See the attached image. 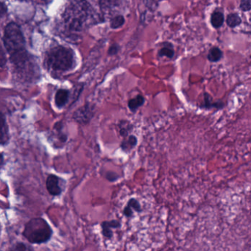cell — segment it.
Returning <instances> with one entry per match:
<instances>
[{
	"label": "cell",
	"instance_id": "7a4b0ae2",
	"mask_svg": "<svg viewBox=\"0 0 251 251\" xmlns=\"http://www.w3.org/2000/svg\"><path fill=\"white\" fill-rule=\"evenodd\" d=\"M92 14V6L86 0H75L64 11V23L71 31H80Z\"/></svg>",
	"mask_w": 251,
	"mask_h": 251
},
{
	"label": "cell",
	"instance_id": "e0dca14e",
	"mask_svg": "<svg viewBox=\"0 0 251 251\" xmlns=\"http://www.w3.org/2000/svg\"><path fill=\"white\" fill-rule=\"evenodd\" d=\"M120 0H100L101 9L104 11L113 9L120 5Z\"/></svg>",
	"mask_w": 251,
	"mask_h": 251
},
{
	"label": "cell",
	"instance_id": "603a6c76",
	"mask_svg": "<svg viewBox=\"0 0 251 251\" xmlns=\"http://www.w3.org/2000/svg\"><path fill=\"white\" fill-rule=\"evenodd\" d=\"M241 10L242 11H250L251 9V0H241L240 5Z\"/></svg>",
	"mask_w": 251,
	"mask_h": 251
},
{
	"label": "cell",
	"instance_id": "ac0fdd59",
	"mask_svg": "<svg viewBox=\"0 0 251 251\" xmlns=\"http://www.w3.org/2000/svg\"><path fill=\"white\" fill-rule=\"evenodd\" d=\"M222 58H223V52L220 50V48L214 47L208 52V60L211 62H217L220 61Z\"/></svg>",
	"mask_w": 251,
	"mask_h": 251
},
{
	"label": "cell",
	"instance_id": "277c9868",
	"mask_svg": "<svg viewBox=\"0 0 251 251\" xmlns=\"http://www.w3.org/2000/svg\"><path fill=\"white\" fill-rule=\"evenodd\" d=\"M48 67L54 71L66 72L71 70L74 64L73 51L63 46L55 47L47 54Z\"/></svg>",
	"mask_w": 251,
	"mask_h": 251
},
{
	"label": "cell",
	"instance_id": "4316f807",
	"mask_svg": "<svg viewBox=\"0 0 251 251\" xmlns=\"http://www.w3.org/2000/svg\"><path fill=\"white\" fill-rule=\"evenodd\" d=\"M6 63V56L2 49V45H0V67L5 65Z\"/></svg>",
	"mask_w": 251,
	"mask_h": 251
},
{
	"label": "cell",
	"instance_id": "6da1fadb",
	"mask_svg": "<svg viewBox=\"0 0 251 251\" xmlns=\"http://www.w3.org/2000/svg\"><path fill=\"white\" fill-rule=\"evenodd\" d=\"M3 42L11 62L17 67H24L28 61L29 55L26 50L24 36L18 25L11 23L6 26Z\"/></svg>",
	"mask_w": 251,
	"mask_h": 251
},
{
	"label": "cell",
	"instance_id": "8992f818",
	"mask_svg": "<svg viewBox=\"0 0 251 251\" xmlns=\"http://www.w3.org/2000/svg\"><path fill=\"white\" fill-rule=\"evenodd\" d=\"M61 180L56 175L50 174L48 176L46 180V187L50 195L52 196H59L62 193L61 186Z\"/></svg>",
	"mask_w": 251,
	"mask_h": 251
},
{
	"label": "cell",
	"instance_id": "ba28073f",
	"mask_svg": "<svg viewBox=\"0 0 251 251\" xmlns=\"http://www.w3.org/2000/svg\"><path fill=\"white\" fill-rule=\"evenodd\" d=\"M121 226L120 222L117 220H111V221H104L101 223L102 227V234L107 239H111L113 237V229L119 228Z\"/></svg>",
	"mask_w": 251,
	"mask_h": 251
},
{
	"label": "cell",
	"instance_id": "9c48e42d",
	"mask_svg": "<svg viewBox=\"0 0 251 251\" xmlns=\"http://www.w3.org/2000/svg\"><path fill=\"white\" fill-rule=\"evenodd\" d=\"M70 92L67 89H61L57 91L55 95V105L58 109L64 108L70 100Z\"/></svg>",
	"mask_w": 251,
	"mask_h": 251
},
{
	"label": "cell",
	"instance_id": "7c38bea8",
	"mask_svg": "<svg viewBox=\"0 0 251 251\" xmlns=\"http://www.w3.org/2000/svg\"><path fill=\"white\" fill-rule=\"evenodd\" d=\"M138 143V139L134 135H129L127 137L124 138L123 142H121L122 150L124 152H130Z\"/></svg>",
	"mask_w": 251,
	"mask_h": 251
},
{
	"label": "cell",
	"instance_id": "ffe728a7",
	"mask_svg": "<svg viewBox=\"0 0 251 251\" xmlns=\"http://www.w3.org/2000/svg\"><path fill=\"white\" fill-rule=\"evenodd\" d=\"M226 23L230 27H237L242 23V19L237 14H230L226 19Z\"/></svg>",
	"mask_w": 251,
	"mask_h": 251
},
{
	"label": "cell",
	"instance_id": "2e32d148",
	"mask_svg": "<svg viewBox=\"0 0 251 251\" xmlns=\"http://www.w3.org/2000/svg\"><path fill=\"white\" fill-rule=\"evenodd\" d=\"M225 18L223 13L214 11L211 16V24L214 28H220L224 23Z\"/></svg>",
	"mask_w": 251,
	"mask_h": 251
},
{
	"label": "cell",
	"instance_id": "7402d4cb",
	"mask_svg": "<svg viewBox=\"0 0 251 251\" xmlns=\"http://www.w3.org/2000/svg\"><path fill=\"white\" fill-rule=\"evenodd\" d=\"M9 250L15 251H33V248L30 246V245H27V244L23 243V242H17V244H15Z\"/></svg>",
	"mask_w": 251,
	"mask_h": 251
},
{
	"label": "cell",
	"instance_id": "5bb4252c",
	"mask_svg": "<svg viewBox=\"0 0 251 251\" xmlns=\"http://www.w3.org/2000/svg\"><path fill=\"white\" fill-rule=\"evenodd\" d=\"M145 102V98L142 96V95H138L137 96L135 97L133 99H130V100L128 101L127 105H128L129 109H130L132 112H136L141 106L144 105Z\"/></svg>",
	"mask_w": 251,
	"mask_h": 251
},
{
	"label": "cell",
	"instance_id": "3957f363",
	"mask_svg": "<svg viewBox=\"0 0 251 251\" xmlns=\"http://www.w3.org/2000/svg\"><path fill=\"white\" fill-rule=\"evenodd\" d=\"M53 230L49 223L42 217L33 218L26 223L23 235L31 244L47 243L50 240Z\"/></svg>",
	"mask_w": 251,
	"mask_h": 251
},
{
	"label": "cell",
	"instance_id": "d6986e66",
	"mask_svg": "<svg viewBox=\"0 0 251 251\" xmlns=\"http://www.w3.org/2000/svg\"><path fill=\"white\" fill-rule=\"evenodd\" d=\"M175 55L174 49L170 43H165L164 46L158 51V56L167 57L169 58H173Z\"/></svg>",
	"mask_w": 251,
	"mask_h": 251
},
{
	"label": "cell",
	"instance_id": "4fadbf2b",
	"mask_svg": "<svg viewBox=\"0 0 251 251\" xmlns=\"http://www.w3.org/2000/svg\"><path fill=\"white\" fill-rule=\"evenodd\" d=\"M54 133L55 136H56V140L60 142L61 145H64L66 142H67L68 139V136H67V133H64L63 131V128H64V126H63L62 122H58L54 125Z\"/></svg>",
	"mask_w": 251,
	"mask_h": 251
},
{
	"label": "cell",
	"instance_id": "5b68a950",
	"mask_svg": "<svg viewBox=\"0 0 251 251\" xmlns=\"http://www.w3.org/2000/svg\"><path fill=\"white\" fill-rule=\"evenodd\" d=\"M95 113V106L92 104L87 103L75 111L73 119L79 124L87 125L93 118Z\"/></svg>",
	"mask_w": 251,
	"mask_h": 251
},
{
	"label": "cell",
	"instance_id": "9a60e30c",
	"mask_svg": "<svg viewBox=\"0 0 251 251\" xmlns=\"http://www.w3.org/2000/svg\"><path fill=\"white\" fill-rule=\"evenodd\" d=\"M119 128H120V136L124 139L129 136L130 132L133 130V126L130 122L127 120H122L119 124Z\"/></svg>",
	"mask_w": 251,
	"mask_h": 251
},
{
	"label": "cell",
	"instance_id": "30bf717a",
	"mask_svg": "<svg viewBox=\"0 0 251 251\" xmlns=\"http://www.w3.org/2000/svg\"><path fill=\"white\" fill-rule=\"evenodd\" d=\"M134 211L140 212V211H142V207H141L140 203L137 200L135 199V198H131V199L129 200L127 205L125 207L123 213H124L126 217H132Z\"/></svg>",
	"mask_w": 251,
	"mask_h": 251
},
{
	"label": "cell",
	"instance_id": "cb8c5ba5",
	"mask_svg": "<svg viewBox=\"0 0 251 251\" xmlns=\"http://www.w3.org/2000/svg\"><path fill=\"white\" fill-rule=\"evenodd\" d=\"M120 176H118L117 173H114V172H108V173H106V174H105V177H106L108 181H117V180L120 178Z\"/></svg>",
	"mask_w": 251,
	"mask_h": 251
},
{
	"label": "cell",
	"instance_id": "484cf974",
	"mask_svg": "<svg viewBox=\"0 0 251 251\" xmlns=\"http://www.w3.org/2000/svg\"><path fill=\"white\" fill-rule=\"evenodd\" d=\"M119 51H120V46L117 44H114V45H111L109 49H108V54L109 55H115L118 53Z\"/></svg>",
	"mask_w": 251,
	"mask_h": 251
},
{
	"label": "cell",
	"instance_id": "83f0119b",
	"mask_svg": "<svg viewBox=\"0 0 251 251\" xmlns=\"http://www.w3.org/2000/svg\"><path fill=\"white\" fill-rule=\"evenodd\" d=\"M8 12V7L4 2H0V16H3Z\"/></svg>",
	"mask_w": 251,
	"mask_h": 251
},
{
	"label": "cell",
	"instance_id": "44dd1931",
	"mask_svg": "<svg viewBox=\"0 0 251 251\" xmlns=\"http://www.w3.org/2000/svg\"><path fill=\"white\" fill-rule=\"evenodd\" d=\"M125 18L123 16L118 15L117 17H114L111 20L110 25L112 29H118L121 27L123 25L125 24Z\"/></svg>",
	"mask_w": 251,
	"mask_h": 251
},
{
	"label": "cell",
	"instance_id": "f1b7e54d",
	"mask_svg": "<svg viewBox=\"0 0 251 251\" xmlns=\"http://www.w3.org/2000/svg\"><path fill=\"white\" fill-rule=\"evenodd\" d=\"M5 164V158H4V154L2 152H0V171L3 169Z\"/></svg>",
	"mask_w": 251,
	"mask_h": 251
},
{
	"label": "cell",
	"instance_id": "d4e9b609",
	"mask_svg": "<svg viewBox=\"0 0 251 251\" xmlns=\"http://www.w3.org/2000/svg\"><path fill=\"white\" fill-rule=\"evenodd\" d=\"M158 2L159 0H145V3L151 10H155L158 7Z\"/></svg>",
	"mask_w": 251,
	"mask_h": 251
},
{
	"label": "cell",
	"instance_id": "52a82bcc",
	"mask_svg": "<svg viewBox=\"0 0 251 251\" xmlns=\"http://www.w3.org/2000/svg\"><path fill=\"white\" fill-rule=\"evenodd\" d=\"M9 127L7 123L6 116L0 111V145L5 146L9 143Z\"/></svg>",
	"mask_w": 251,
	"mask_h": 251
},
{
	"label": "cell",
	"instance_id": "8fae6325",
	"mask_svg": "<svg viewBox=\"0 0 251 251\" xmlns=\"http://www.w3.org/2000/svg\"><path fill=\"white\" fill-rule=\"evenodd\" d=\"M201 108L205 109H212L215 108L217 110H220L224 108V103L222 101L218 100L217 102L213 101V98L208 93L204 94V102Z\"/></svg>",
	"mask_w": 251,
	"mask_h": 251
}]
</instances>
